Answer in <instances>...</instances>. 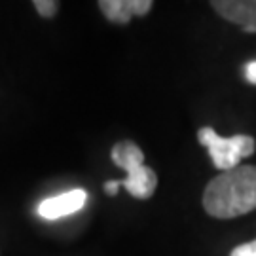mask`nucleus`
<instances>
[{
    "label": "nucleus",
    "mask_w": 256,
    "mask_h": 256,
    "mask_svg": "<svg viewBox=\"0 0 256 256\" xmlns=\"http://www.w3.org/2000/svg\"><path fill=\"white\" fill-rule=\"evenodd\" d=\"M200 144L209 150L212 165L224 171H232L239 167V162L243 158L254 154L256 142L250 135H234L230 138L220 137L212 128H202L198 131Z\"/></svg>",
    "instance_id": "nucleus-3"
},
{
    "label": "nucleus",
    "mask_w": 256,
    "mask_h": 256,
    "mask_svg": "<svg viewBox=\"0 0 256 256\" xmlns=\"http://www.w3.org/2000/svg\"><path fill=\"white\" fill-rule=\"evenodd\" d=\"M120 186H122V184H120V180H108V182L104 184V192L108 194V196H116Z\"/></svg>",
    "instance_id": "nucleus-10"
},
{
    "label": "nucleus",
    "mask_w": 256,
    "mask_h": 256,
    "mask_svg": "<svg viewBox=\"0 0 256 256\" xmlns=\"http://www.w3.org/2000/svg\"><path fill=\"white\" fill-rule=\"evenodd\" d=\"M112 162L128 171V178L120 180V184L137 200H148L154 196L158 186V176L154 169L144 165V154L133 140H122L112 146L110 152Z\"/></svg>",
    "instance_id": "nucleus-2"
},
{
    "label": "nucleus",
    "mask_w": 256,
    "mask_h": 256,
    "mask_svg": "<svg viewBox=\"0 0 256 256\" xmlns=\"http://www.w3.org/2000/svg\"><path fill=\"white\" fill-rule=\"evenodd\" d=\"M32 6L36 8V12L42 16V18L50 19L57 14V10H59V2H55V0H34V2H32Z\"/></svg>",
    "instance_id": "nucleus-7"
},
{
    "label": "nucleus",
    "mask_w": 256,
    "mask_h": 256,
    "mask_svg": "<svg viewBox=\"0 0 256 256\" xmlns=\"http://www.w3.org/2000/svg\"><path fill=\"white\" fill-rule=\"evenodd\" d=\"M152 0H101L99 8L102 16L118 25H128L133 16H146L152 10Z\"/></svg>",
    "instance_id": "nucleus-5"
},
{
    "label": "nucleus",
    "mask_w": 256,
    "mask_h": 256,
    "mask_svg": "<svg viewBox=\"0 0 256 256\" xmlns=\"http://www.w3.org/2000/svg\"><path fill=\"white\" fill-rule=\"evenodd\" d=\"M210 6L218 16L241 27L256 25V0H214Z\"/></svg>",
    "instance_id": "nucleus-6"
},
{
    "label": "nucleus",
    "mask_w": 256,
    "mask_h": 256,
    "mask_svg": "<svg viewBox=\"0 0 256 256\" xmlns=\"http://www.w3.org/2000/svg\"><path fill=\"white\" fill-rule=\"evenodd\" d=\"M203 207L214 218H236L256 209V167L239 165L214 176L203 194Z\"/></svg>",
    "instance_id": "nucleus-1"
},
{
    "label": "nucleus",
    "mask_w": 256,
    "mask_h": 256,
    "mask_svg": "<svg viewBox=\"0 0 256 256\" xmlns=\"http://www.w3.org/2000/svg\"><path fill=\"white\" fill-rule=\"evenodd\" d=\"M243 74H245V78H247L248 84L256 86V61H248V63L243 66Z\"/></svg>",
    "instance_id": "nucleus-9"
},
{
    "label": "nucleus",
    "mask_w": 256,
    "mask_h": 256,
    "mask_svg": "<svg viewBox=\"0 0 256 256\" xmlns=\"http://www.w3.org/2000/svg\"><path fill=\"white\" fill-rule=\"evenodd\" d=\"M245 32H256V25H247V27H243Z\"/></svg>",
    "instance_id": "nucleus-11"
},
{
    "label": "nucleus",
    "mask_w": 256,
    "mask_h": 256,
    "mask_svg": "<svg viewBox=\"0 0 256 256\" xmlns=\"http://www.w3.org/2000/svg\"><path fill=\"white\" fill-rule=\"evenodd\" d=\"M88 202V194L82 188H74L64 194L54 196V198H48L44 202L38 205L36 212L44 220H57L74 214L78 210L84 209V205Z\"/></svg>",
    "instance_id": "nucleus-4"
},
{
    "label": "nucleus",
    "mask_w": 256,
    "mask_h": 256,
    "mask_svg": "<svg viewBox=\"0 0 256 256\" xmlns=\"http://www.w3.org/2000/svg\"><path fill=\"white\" fill-rule=\"evenodd\" d=\"M230 256H256V239L250 241V243H245V245H239L232 250Z\"/></svg>",
    "instance_id": "nucleus-8"
}]
</instances>
